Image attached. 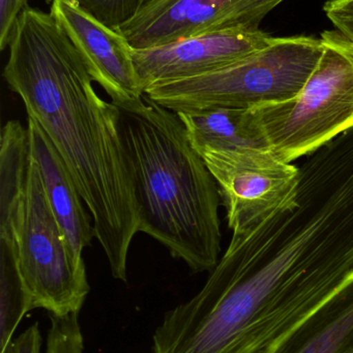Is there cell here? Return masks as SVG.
Returning <instances> with one entry per match:
<instances>
[{
  "instance_id": "cell-1",
  "label": "cell",
  "mask_w": 353,
  "mask_h": 353,
  "mask_svg": "<svg viewBox=\"0 0 353 353\" xmlns=\"http://www.w3.org/2000/svg\"><path fill=\"white\" fill-rule=\"evenodd\" d=\"M8 49L4 80L64 159L112 276L126 282L140 220L122 111L97 94L80 53L50 12L26 6Z\"/></svg>"
},
{
  "instance_id": "cell-2",
  "label": "cell",
  "mask_w": 353,
  "mask_h": 353,
  "mask_svg": "<svg viewBox=\"0 0 353 353\" xmlns=\"http://www.w3.org/2000/svg\"><path fill=\"white\" fill-rule=\"evenodd\" d=\"M122 111L124 142L139 208V232L211 273L220 261V191L178 114L143 95Z\"/></svg>"
},
{
  "instance_id": "cell-3",
  "label": "cell",
  "mask_w": 353,
  "mask_h": 353,
  "mask_svg": "<svg viewBox=\"0 0 353 353\" xmlns=\"http://www.w3.org/2000/svg\"><path fill=\"white\" fill-rule=\"evenodd\" d=\"M0 234L14 240L19 269L33 309L54 316L79 314L90 292L83 256L73 249L46 194L18 120L0 141Z\"/></svg>"
},
{
  "instance_id": "cell-4",
  "label": "cell",
  "mask_w": 353,
  "mask_h": 353,
  "mask_svg": "<svg viewBox=\"0 0 353 353\" xmlns=\"http://www.w3.org/2000/svg\"><path fill=\"white\" fill-rule=\"evenodd\" d=\"M321 39L275 37L265 49L194 78L155 85L145 94L174 113L255 109L296 97L323 55Z\"/></svg>"
},
{
  "instance_id": "cell-5",
  "label": "cell",
  "mask_w": 353,
  "mask_h": 353,
  "mask_svg": "<svg viewBox=\"0 0 353 353\" xmlns=\"http://www.w3.org/2000/svg\"><path fill=\"white\" fill-rule=\"evenodd\" d=\"M323 52L314 72L289 101L255 108L269 149L292 163L353 130V41L323 31Z\"/></svg>"
},
{
  "instance_id": "cell-6",
  "label": "cell",
  "mask_w": 353,
  "mask_h": 353,
  "mask_svg": "<svg viewBox=\"0 0 353 353\" xmlns=\"http://www.w3.org/2000/svg\"><path fill=\"white\" fill-rule=\"evenodd\" d=\"M219 187L232 234H242L292 203L300 168L269 148L199 153Z\"/></svg>"
},
{
  "instance_id": "cell-7",
  "label": "cell",
  "mask_w": 353,
  "mask_h": 353,
  "mask_svg": "<svg viewBox=\"0 0 353 353\" xmlns=\"http://www.w3.org/2000/svg\"><path fill=\"white\" fill-rule=\"evenodd\" d=\"M285 0H149L116 28L133 49H147L211 31L260 29Z\"/></svg>"
},
{
  "instance_id": "cell-8",
  "label": "cell",
  "mask_w": 353,
  "mask_h": 353,
  "mask_svg": "<svg viewBox=\"0 0 353 353\" xmlns=\"http://www.w3.org/2000/svg\"><path fill=\"white\" fill-rule=\"evenodd\" d=\"M275 37L245 29L211 31L147 49H133L143 91L215 72L265 49Z\"/></svg>"
},
{
  "instance_id": "cell-9",
  "label": "cell",
  "mask_w": 353,
  "mask_h": 353,
  "mask_svg": "<svg viewBox=\"0 0 353 353\" xmlns=\"http://www.w3.org/2000/svg\"><path fill=\"white\" fill-rule=\"evenodd\" d=\"M50 14L78 50L93 82L109 95L111 103L120 110L137 107L144 91L128 39L72 0H51Z\"/></svg>"
},
{
  "instance_id": "cell-10",
  "label": "cell",
  "mask_w": 353,
  "mask_h": 353,
  "mask_svg": "<svg viewBox=\"0 0 353 353\" xmlns=\"http://www.w3.org/2000/svg\"><path fill=\"white\" fill-rule=\"evenodd\" d=\"M31 152L52 209L61 224L73 249L83 256L95 238L93 221L64 159L47 134L32 118L27 120Z\"/></svg>"
},
{
  "instance_id": "cell-11",
  "label": "cell",
  "mask_w": 353,
  "mask_h": 353,
  "mask_svg": "<svg viewBox=\"0 0 353 353\" xmlns=\"http://www.w3.org/2000/svg\"><path fill=\"white\" fill-rule=\"evenodd\" d=\"M259 353H353V274L296 329Z\"/></svg>"
},
{
  "instance_id": "cell-12",
  "label": "cell",
  "mask_w": 353,
  "mask_h": 353,
  "mask_svg": "<svg viewBox=\"0 0 353 353\" xmlns=\"http://www.w3.org/2000/svg\"><path fill=\"white\" fill-rule=\"evenodd\" d=\"M197 152L269 148L254 109L216 108L178 113Z\"/></svg>"
},
{
  "instance_id": "cell-13",
  "label": "cell",
  "mask_w": 353,
  "mask_h": 353,
  "mask_svg": "<svg viewBox=\"0 0 353 353\" xmlns=\"http://www.w3.org/2000/svg\"><path fill=\"white\" fill-rule=\"evenodd\" d=\"M0 352L12 339L27 312L32 310L30 296L19 269L14 240L0 236Z\"/></svg>"
},
{
  "instance_id": "cell-14",
  "label": "cell",
  "mask_w": 353,
  "mask_h": 353,
  "mask_svg": "<svg viewBox=\"0 0 353 353\" xmlns=\"http://www.w3.org/2000/svg\"><path fill=\"white\" fill-rule=\"evenodd\" d=\"M82 10L116 29L134 18L149 0H72Z\"/></svg>"
},
{
  "instance_id": "cell-15",
  "label": "cell",
  "mask_w": 353,
  "mask_h": 353,
  "mask_svg": "<svg viewBox=\"0 0 353 353\" xmlns=\"http://www.w3.org/2000/svg\"><path fill=\"white\" fill-rule=\"evenodd\" d=\"M46 353H84V338L79 315L50 319Z\"/></svg>"
},
{
  "instance_id": "cell-16",
  "label": "cell",
  "mask_w": 353,
  "mask_h": 353,
  "mask_svg": "<svg viewBox=\"0 0 353 353\" xmlns=\"http://www.w3.org/2000/svg\"><path fill=\"white\" fill-rule=\"evenodd\" d=\"M27 0H0V49L10 45L12 31L21 12L26 8Z\"/></svg>"
},
{
  "instance_id": "cell-17",
  "label": "cell",
  "mask_w": 353,
  "mask_h": 353,
  "mask_svg": "<svg viewBox=\"0 0 353 353\" xmlns=\"http://www.w3.org/2000/svg\"><path fill=\"white\" fill-rule=\"evenodd\" d=\"M43 337L39 323L31 325L18 337L12 338L0 353H41Z\"/></svg>"
},
{
  "instance_id": "cell-18",
  "label": "cell",
  "mask_w": 353,
  "mask_h": 353,
  "mask_svg": "<svg viewBox=\"0 0 353 353\" xmlns=\"http://www.w3.org/2000/svg\"><path fill=\"white\" fill-rule=\"evenodd\" d=\"M323 10L332 23L353 22V0H329Z\"/></svg>"
},
{
  "instance_id": "cell-19",
  "label": "cell",
  "mask_w": 353,
  "mask_h": 353,
  "mask_svg": "<svg viewBox=\"0 0 353 353\" xmlns=\"http://www.w3.org/2000/svg\"><path fill=\"white\" fill-rule=\"evenodd\" d=\"M333 24L337 30H339L340 32L343 33V34H345L346 37H350L353 41V22L341 21V22H335Z\"/></svg>"
}]
</instances>
